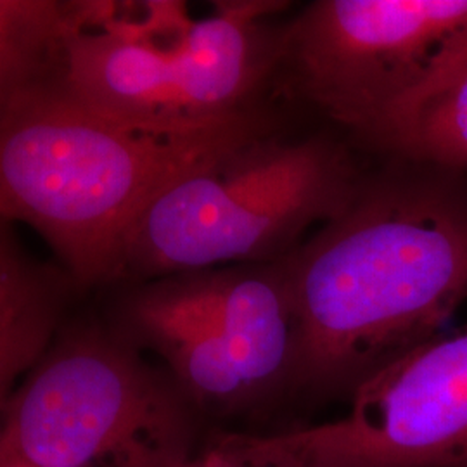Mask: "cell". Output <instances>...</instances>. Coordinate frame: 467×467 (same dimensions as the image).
Instances as JSON below:
<instances>
[{
  "instance_id": "obj_1",
  "label": "cell",
  "mask_w": 467,
  "mask_h": 467,
  "mask_svg": "<svg viewBox=\"0 0 467 467\" xmlns=\"http://www.w3.org/2000/svg\"><path fill=\"white\" fill-rule=\"evenodd\" d=\"M384 160L283 260L298 318L291 393L351 399L467 300V173Z\"/></svg>"
},
{
  "instance_id": "obj_2",
  "label": "cell",
  "mask_w": 467,
  "mask_h": 467,
  "mask_svg": "<svg viewBox=\"0 0 467 467\" xmlns=\"http://www.w3.org/2000/svg\"><path fill=\"white\" fill-rule=\"evenodd\" d=\"M267 117L185 129L140 127L63 85L0 99V213L40 234L78 285L117 283L123 243L170 185L254 135Z\"/></svg>"
},
{
  "instance_id": "obj_3",
  "label": "cell",
  "mask_w": 467,
  "mask_h": 467,
  "mask_svg": "<svg viewBox=\"0 0 467 467\" xmlns=\"http://www.w3.org/2000/svg\"><path fill=\"white\" fill-rule=\"evenodd\" d=\"M362 177L329 135H254L150 202L123 243L117 283L283 262L310 227L348 208Z\"/></svg>"
},
{
  "instance_id": "obj_4",
  "label": "cell",
  "mask_w": 467,
  "mask_h": 467,
  "mask_svg": "<svg viewBox=\"0 0 467 467\" xmlns=\"http://www.w3.org/2000/svg\"><path fill=\"white\" fill-rule=\"evenodd\" d=\"M0 455L36 467H184L200 409L115 327H67L2 401Z\"/></svg>"
},
{
  "instance_id": "obj_5",
  "label": "cell",
  "mask_w": 467,
  "mask_h": 467,
  "mask_svg": "<svg viewBox=\"0 0 467 467\" xmlns=\"http://www.w3.org/2000/svg\"><path fill=\"white\" fill-rule=\"evenodd\" d=\"M466 40L467 0H318L284 25L274 73L355 140Z\"/></svg>"
},
{
  "instance_id": "obj_6",
  "label": "cell",
  "mask_w": 467,
  "mask_h": 467,
  "mask_svg": "<svg viewBox=\"0 0 467 467\" xmlns=\"http://www.w3.org/2000/svg\"><path fill=\"white\" fill-rule=\"evenodd\" d=\"M343 418L277 433L295 467H467V326L409 351Z\"/></svg>"
},
{
  "instance_id": "obj_7",
  "label": "cell",
  "mask_w": 467,
  "mask_h": 467,
  "mask_svg": "<svg viewBox=\"0 0 467 467\" xmlns=\"http://www.w3.org/2000/svg\"><path fill=\"white\" fill-rule=\"evenodd\" d=\"M115 329L160 355L201 412L229 414L256 401L234 355L217 268L135 285L118 306Z\"/></svg>"
},
{
  "instance_id": "obj_8",
  "label": "cell",
  "mask_w": 467,
  "mask_h": 467,
  "mask_svg": "<svg viewBox=\"0 0 467 467\" xmlns=\"http://www.w3.org/2000/svg\"><path fill=\"white\" fill-rule=\"evenodd\" d=\"M284 2L227 0L191 19L168 44L173 87L185 117L217 121L250 111L251 96L275 71L283 28L267 19Z\"/></svg>"
},
{
  "instance_id": "obj_9",
  "label": "cell",
  "mask_w": 467,
  "mask_h": 467,
  "mask_svg": "<svg viewBox=\"0 0 467 467\" xmlns=\"http://www.w3.org/2000/svg\"><path fill=\"white\" fill-rule=\"evenodd\" d=\"M75 283L67 268L36 260L9 222L0 231V400L5 401L63 331Z\"/></svg>"
},
{
  "instance_id": "obj_10",
  "label": "cell",
  "mask_w": 467,
  "mask_h": 467,
  "mask_svg": "<svg viewBox=\"0 0 467 467\" xmlns=\"http://www.w3.org/2000/svg\"><path fill=\"white\" fill-rule=\"evenodd\" d=\"M355 142L383 158L430 161L467 173V40L430 84Z\"/></svg>"
},
{
  "instance_id": "obj_11",
  "label": "cell",
  "mask_w": 467,
  "mask_h": 467,
  "mask_svg": "<svg viewBox=\"0 0 467 467\" xmlns=\"http://www.w3.org/2000/svg\"><path fill=\"white\" fill-rule=\"evenodd\" d=\"M71 25L69 2L0 0V99L59 82Z\"/></svg>"
},
{
  "instance_id": "obj_12",
  "label": "cell",
  "mask_w": 467,
  "mask_h": 467,
  "mask_svg": "<svg viewBox=\"0 0 467 467\" xmlns=\"http://www.w3.org/2000/svg\"><path fill=\"white\" fill-rule=\"evenodd\" d=\"M184 467H295L275 434L220 433Z\"/></svg>"
},
{
  "instance_id": "obj_13",
  "label": "cell",
  "mask_w": 467,
  "mask_h": 467,
  "mask_svg": "<svg viewBox=\"0 0 467 467\" xmlns=\"http://www.w3.org/2000/svg\"><path fill=\"white\" fill-rule=\"evenodd\" d=\"M0 467H36L23 459L17 457H9V455H0Z\"/></svg>"
}]
</instances>
